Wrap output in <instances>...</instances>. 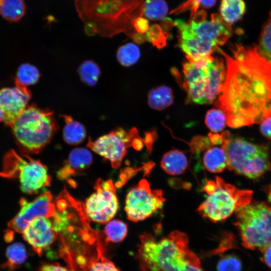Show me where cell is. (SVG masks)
<instances>
[{
    "label": "cell",
    "mask_w": 271,
    "mask_h": 271,
    "mask_svg": "<svg viewBox=\"0 0 271 271\" xmlns=\"http://www.w3.org/2000/svg\"><path fill=\"white\" fill-rule=\"evenodd\" d=\"M224 57L226 76L216 106L227 124L238 128L260 123L271 116V61L257 46L235 44L231 54L217 50Z\"/></svg>",
    "instance_id": "1"
},
{
    "label": "cell",
    "mask_w": 271,
    "mask_h": 271,
    "mask_svg": "<svg viewBox=\"0 0 271 271\" xmlns=\"http://www.w3.org/2000/svg\"><path fill=\"white\" fill-rule=\"evenodd\" d=\"M145 0H75L78 17L88 35L135 36L134 22L143 17Z\"/></svg>",
    "instance_id": "2"
},
{
    "label": "cell",
    "mask_w": 271,
    "mask_h": 271,
    "mask_svg": "<svg viewBox=\"0 0 271 271\" xmlns=\"http://www.w3.org/2000/svg\"><path fill=\"white\" fill-rule=\"evenodd\" d=\"M140 239L137 257L142 271H203L185 233L174 230L159 240L144 233Z\"/></svg>",
    "instance_id": "3"
},
{
    "label": "cell",
    "mask_w": 271,
    "mask_h": 271,
    "mask_svg": "<svg viewBox=\"0 0 271 271\" xmlns=\"http://www.w3.org/2000/svg\"><path fill=\"white\" fill-rule=\"evenodd\" d=\"M206 17L201 10L187 22L181 20L174 22L178 30V46L186 58L197 60L212 55L232 35L231 25L220 15L212 14L210 20Z\"/></svg>",
    "instance_id": "4"
},
{
    "label": "cell",
    "mask_w": 271,
    "mask_h": 271,
    "mask_svg": "<svg viewBox=\"0 0 271 271\" xmlns=\"http://www.w3.org/2000/svg\"><path fill=\"white\" fill-rule=\"evenodd\" d=\"M187 60L183 66V86L187 100L199 104L212 103L218 96L225 79L223 60L212 55Z\"/></svg>",
    "instance_id": "5"
},
{
    "label": "cell",
    "mask_w": 271,
    "mask_h": 271,
    "mask_svg": "<svg viewBox=\"0 0 271 271\" xmlns=\"http://www.w3.org/2000/svg\"><path fill=\"white\" fill-rule=\"evenodd\" d=\"M11 127L18 146L27 155L40 152L57 131L58 125L52 111L31 105Z\"/></svg>",
    "instance_id": "6"
},
{
    "label": "cell",
    "mask_w": 271,
    "mask_h": 271,
    "mask_svg": "<svg viewBox=\"0 0 271 271\" xmlns=\"http://www.w3.org/2000/svg\"><path fill=\"white\" fill-rule=\"evenodd\" d=\"M223 133L221 145L227 159V167L238 174L252 179L262 176L270 169L269 152L266 146L258 145L239 137Z\"/></svg>",
    "instance_id": "7"
},
{
    "label": "cell",
    "mask_w": 271,
    "mask_h": 271,
    "mask_svg": "<svg viewBox=\"0 0 271 271\" xmlns=\"http://www.w3.org/2000/svg\"><path fill=\"white\" fill-rule=\"evenodd\" d=\"M209 195L199 206L197 211L203 217L213 222L224 220L240 207L250 203L252 192L240 190L216 176L204 187Z\"/></svg>",
    "instance_id": "8"
},
{
    "label": "cell",
    "mask_w": 271,
    "mask_h": 271,
    "mask_svg": "<svg viewBox=\"0 0 271 271\" xmlns=\"http://www.w3.org/2000/svg\"><path fill=\"white\" fill-rule=\"evenodd\" d=\"M235 213V225L245 248L262 251L271 244V206L254 202L240 207Z\"/></svg>",
    "instance_id": "9"
},
{
    "label": "cell",
    "mask_w": 271,
    "mask_h": 271,
    "mask_svg": "<svg viewBox=\"0 0 271 271\" xmlns=\"http://www.w3.org/2000/svg\"><path fill=\"white\" fill-rule=\"evenodd\" d=\"M0 176L18 179L21 190L29 194L37 193L49 186L51 181L46 166L40 161L25 154L20 155L13 150L5 155Z\"/></svg>",
    "instance_id": "10"
},
{
    "label": "cell",
    "mask_w": 271,
    "mask_h": 271,
    "mask_svg": "<svg viewBox=\"0 0 271 271\" xmlns=\"http://www.w3.org/2000/svg\"><path fill=\"white\" fill-rule=\"evenodd\" d=\"M165 201L162 190H152L148 181L142 179L126 195L127 218L133 222L144 220L161 208Z\"/></svg>",
    "instance_id": "11"
},
{
    "label": "cell",
    "mask_w": 271,
    "mask_h": 271,
    "mask_svg": "<svg viewBox=\"0 0 271 271\" xmlns=\"http://www.w3.org/2000/svg\"><path fill=\"white\" fill-rule=\"evenodd\" d=\"M138 136L136 129L127 131L118 128L94 141L89 138L87 146L96 154L109 160L113 169H118L127 149L134 146V141L138 140Z\"/></svg>",
    "instance_id": "12"
},
{
    "label": "cell",
    "mask_w": 271,
    "mask_h": 271,
    "mask_svg": "<svg viewBox=\"0 0 271 271\" xmlns=\"http://www.w3.org/2000/svg\"><path fill=\"white\" fill-rule=\"evenodd\" d=\"M95 192L86 201L84 209L88 217L94 222L105 223L111 219L118 208L116 189L111 180L99 178L95 182Z\"/></svg>",
    "instance_id": "13"
},
{
    "label": "cell",
    "mask_w": 271,
    "mask_h": 271,
    "mask_svg": "<svg viewBox=\"0 0 271 271\" xmlns=\"http://www.w3.org/2000/svg\"><path fill=\"white\" fill-rule=\"evenodd\" d=\"M20 210L8 223L14 231L22 233L28 224L34 218L40 216L52 218L56 208L53 202V196L49 191L40 194L32 201L22 198L20 200Z\"/></svg>",
    "instance_id": "14"
},
{
    "label": "cell",
    "mask_w": 271,
    "mask_h": 271,
    "mask_svg": "<svg viewBox=\"0 0 271 271\" xmlns=\"http://www.w3.org/2000/svg\"><path fill=\"white\" fill-rule=\"evenodd\" d=\"M59 233L53 218L43 216L33 219L22 233L24 239L40 256L56 240Z\"/></svg>",
    "instance_id": "15"
},
{
    "label": "cell",
    "mask_w": 271,
    "mask_h": 271,
    "mask_svg": "<svg viewBox=\"0 0 271 271\" xmlns=\"http://www.w3.org/2000/svg\"><path fill=\"white\" fill-rule=\"evenodd\" d=\"M31 97L27 87L16 85L13 88L0 89V109L4 115L3 121L11 127L18 116L26 108Z\"/></svg>",
    "instance_id": "16"
},
{
    "label": "cell",
    "mask_w": 271,
    "mask_h": 271,
    "mask_svg": "<svg viewBox=\"0 0 271 271\" xmlns=\"http://www.w3.org/2000/svg\"><path fill=\"white\" fill-rule=\"evenodd\" d=\"M92 163V156L85 148H76L69 154L67 161L57 173L58 178L62 180L75 176L89 168Z\"/></svg>",
    "instance_id": "17"
},
{
    "label": "cell",
    "mask_w": 271,
    "mask_h": 271,
    "mask_svg": "<svg viewBox=\"0 0 271 271\" xmlns=\"http://www.w3.org/2000/svg\"><path fill=\"white\" fill-rule=\"evenodd\" d=\"M162 169L171 175H178L185 172L188 167V160L181 151L175 150L165 154L161 161Z\"/></svg>",
    "instance_id": "18"
},
{
    "label": "cell",
    "mask_w": 271,
    "mask_h": 271,
    "mask_svg": "<svg viewBox=\"0 0 271 271\" xmlns=\"http://www.w3.org/2000/svg\"><path fill=\"white\" fill-rule=\"evenodd\" d=\"M203 164L210 172L221 173L227 166V159L225 152L221 146L209 148L204 155Z\"/></svg>",
    "instance_id": "19"
},
{
    "label": "cell",
    "mask_w": 271,
    "mask_h": 271,
    "mask_svg": "<svg viewBox=\"0 0 271 271\" xmlns=\"http://www.w3.org/2000/svg\"><path fill=\"white\" fill-rule=\"evenodd\" d=\"M245 10L243 0H221L220 15L226 23L231 25L242 17Z\"/></svg>",
    "instance_id": "20"
},
{
    "label": "cell",
    "mask_w": 271,
    "mask_h": 271,
    "mask_svg": "<svg viewBox=\"0 0 271 271\" xmlns=\"http://www.w3.org/2000/svg\"><path fill=\"white\" fill-rule=\"evenodd\" d=\"M173 97L172 89L168 86L162 85L149 92L148 104L152 108L162 110L173 103Z\"/></svg>",
    "instance_id": "21"
},
{
    "label": "cell",
    "mask_w": 271,
    "mask_h": 271,
    "mask_svg": "<svg viewBox=\"0 0 271 271\" xmlns=\"http://www.w3.org/2000/svg\"><path fill=\"white\" fill-rule=\"evenodd\" d=\"M65 125L63 130L64 141L71 145L81 143L86 137V129L80 122L74 120L70 116L63 115Z\"/></svg>",
    "instance_id": "22"
},
{
    "label": "cell",
    "mask_w": 271,
    "mask_h": 271,
    "mask_svg": "<svg viewBox=\"0 0 271 271\" xmlns=\"http://www.w3.org/2000/svg\"><path fill=\"white\" fill-rule=\"evenodd\" d=\"M7 261L1 265L3 268L12 270L18 268L26 260L27 253L25 245L21 242H15L6 249Z\"/></svg>",
    "instance_id": "23"
},
{
    "label": "cell",
    "mask_w": 271,
    "mask_h": 271,
    "mask_svg": "<svg viewBox=\"0 0 271 271\" xmlns=\"http://www.w3.org/2000/svg\"><path fill=\"white\" fill-rule=\"evenodd\" d=\"M26 5L23 0H1L0 14L6 20L18 22L24 16Z\"/></svg>",
    "instance_id": "24"
},
{
    "label": "cell",
    "mask_w": 271,
    "mask_h": 271,
    "mask_svg": "<svg viewBox=\"0 0 271 271\" xmlns=\"http://www.w3.org/2000/svg\"><path fill=\"white\" fill-rule=\"evenodd\" d=\"M168 6L165 0H145L143 15L153 21L162 20L167 15Z\"/></svg>",
    "instance_id": "25"
},
{
    "label": "cell",
    "mask_w": 271,
    "mask_h": 271,
    "mask_svg": "<svg viewBox=\"0 0 271 271\" xmlns=\"http://www.w3.org/2000/svg\"><path fill=\"white\" fill-rule=\"evenodd\" d=\"M105 248L100 242L97 247L94 257L90 259L88 265V271H120L115 265L105 256Z\"/></svg>",
    "instance_id": "26"
},
{
    "label": "cell",
    "mask_w": 271,
    "mask_h": 271,
    "mask_svg": "<svg viewBox=\"0 0 271 271\" xmlns=\"http://www.w3.org/2000/svg\"><path fill=\"white\" fill-rule=\"evenodd\" d=\"M127 232L126 225L123 222L114 220L109 222L104 228V242H119L126 237Z\"/></svg>",
    "instance_id": "27"
},
{
    "label": "cell",
    "mask_w": 271,
    "mask_h": 271,
    "mask_svg": "<svg viewBox=\"0 0 271 271\" xmlns=\"http://www.w3.org/2000/svg\"><path fill=\"white\" fill-rule=\"evenodd\" d=\"M39 77L40 73L36 67L30 64H23L18 69L15 84L27 87L35 84Z\"/></svg>",
    "instance_id": "28"
},
{
    "label": "cell",
    "mask_w": 271,
    "mask_h": 271,
    "mask_svg": "<svg viewBox=\"0 0 271 271\" xmlns=\"http://www.w3.org/2000/svg\"><path fill=\"white\" fill-rule=\"evenodd\" d=\"M116 56L120 64L128 67L138 61L140 57V50L136 44L128 43L118 49Z\"/></svg>",
    "instance_id": "29"
},
{
    "label": "cell",
    "mask_w": 271,
    "mask_h": 271,
    "mask_svg": "<svg viewBox=\"0 0 271 271\" xmlns=\"http://www.w3.org/2000/svg\"><path fill=\"white\" fill-rule=\"evenodd\" d=\"M78 72L82 81L90 86H93L98 80L100 70L96 63L92 60H87L79 66Z\"/></svg>",
    "instance_id": "30"
},
{
    "label": "cell",
    "mask_w": 271,
    "mask_h": 271,
    "mask_svg": "<svg viewBox=\"0 0 271 271\" xmlns=\"http://www.w3.org/2000/svg\"><path fill=\"white\" fill-rule=\"evenodd\" d=\"M205 123L212 132H218L225 127L227 124V118L221 109L213 108L207 111L205 116Z\"/></svg>",
    "instance_id": "31"
},
{
    "label": "cell",
    "mask_w": 271,
    "mask_h": 271,
    "mask_svg": "<svg viewBox=\"0 0 271 271\" xmlns=\"http://www.w3.org/2000/svg\"><path fill=\"white\" fill-rule=\"evenodd\" d=\"M216 0H187L178 8L170 12L171 14H178L186 10H190V20L198 12L199 7L204 9H209L215 5Z\"/></svg>",
    "instance_id": "32"
},
{
    "label": "cell",
    "mask_w": 271,
    "mask_h": 271,
    "mask_svg": "<svg viewBox=\"0 0 271 271\" xmlns=\"http://www.w3.org/2000/svg\"><path fill=\"white\" fill-rule=\"evenodd\" d=\"M257 48L263 57L271 61V12L260 36Z\"/></svg>",
    "instance_id": "33"
},
{
    "label": "cell",
    "mask_w": 271,
    "mask_h": 271,
    "mask_svg": "<svg viewBox=\"0 0 271 271\" xmlns=\"http://www.w3.org/2000/svg\"><path fill=\"white\" fill-rule=\"evenodd\" d=\"M242 262L235 255L227 254L223 256L217 264V271H241Z\"/></svg>",
    "instance_id": "34"
},
{
    "label": "cell",
    "mask_w": 271,
    "mask_h": 271,
    "mask_svg": "<svg viewBox=\"0 0 271 271\" xmlns=\"http://www.w3.org/2000/svg\"><path fill=\"white\" fill-rule=\"evenodd\" d=\"M70 265V268H68L57 262L46 263L41 265L38 271H75L73 264Z\"/></svg>",
    "instance_id": "35"
},
{
    "label": "cell",
    "mask_w": 271,
    "mask_h": 271,
    "mask_svg": "<svg viewBox=\"0 0 271 271\" xmlns=\"http://www.w3.org/2000/svg\"><path fill=\"white\" fill-rule=\"evenodd\" d=\"M134 27L136 35L137 34H145L150 28L148 20L143 17L137 19L134 22Z\"/></svg>",
    "instance_id": "36"
},
{
    "label": "cell",
    "mask_w": 271,
    "mask_h": 271,
    "mask_svg": "<svg viewBox=\"0 0 271 271\" xmlns=\"http://www.w3.org/2000/svg\"><path fill=\"white\" fill-rule=\"evenodd\" d=\"M260 130L263 136L271 139V116L265 118L260 122Z\"/></svg>",
    "instance_id": "37"
},
{
    "label": "cell",
    "mask_w": 271,
    "mask_h": 271,
    "mask_svg": "<svg viewBox=\"0 0 271 271\" xmlns=\"http://www.w3.org/2000/svg\"><path fill=\"white\" fill-rule=\"evenodd\" d=\"M261 251L263 254L261 258V261L271 268V244Z\"/></svg>",
    "instance_id": "38"
},
{
    "label": "cell",
    "mask_w": 271,
    "mask_h": 271,
    "mask_svg": "<svg viewBox=\"0 0 271 271\" xmlns=\"http://www.w3.org/2000/svg\"><path fill=\"white\" fill-rule=\"evenodd\" d=\"M14 234L11 230H9V232L5 235V238L6 241L9 242L13 238Z\"/></svg>",
    "instance_id": "39"
},
{
    "label": "cell",
    "mask_w": 271,
    "mask_h": 271,
    "mask_svg": "<svg viewBox=\"0 0 271 271\" xmlns=\"http://www.w3.org/2000/svg\"><path fill=\"white\" fill-rule=\"evenodd\" d=\"M1 0H0V2H1Z\"/></svg>",
    "instance_id": "40"
}]
</instances>
